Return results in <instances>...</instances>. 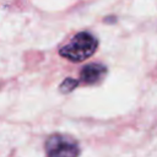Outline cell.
Instances as JSON below:
<instances>
[{
	"label": "cell",
	"instance_id": "2",
	"mask_svg": "<svg viewBox=\"0 0 157 157\" xmlns=\"http://www.w3.org/2000/svg\"><path fill=\"white\" fill-rule=\"evenodd\" d=\"M45 152L52 157H72L80 155V147L71 136L54 134L49 136L45 142Z\"/></svg>",
	"mask_w": 157,
	"mask_h": 157
},
{
	"label": "cell",
	"instance_id": "1",
	"mask_svg": "<svg viewBox=\"0 0 157 157\" xmlns=\"http://www.w3.org/2000/svg\"><path fill=\"white\" fill-rule=\"evenodd\" d=\"M97 47L98 40L94 36L88 32H80L59 50V54L70 61L78 63L91 58L96 53Z\"/></svg>",
	"mask_w": 157,
	"mask_h": 157
},
{
	"label": "cell",
	"instance_id": "3",
	"mask_svg": "<svg viewBox=\"0 0 157 157\" xmlns=\"http://www.w3.org/2000/svg\"><path fill=\"white\" fill-rule=\"evenodd\" d=\"M105 74H107V67L104 65L92 63V64H88L82 67L80 77H81L82 82L93 85V83H97L98 81H101L105 76Z\"/></svg>",
	"mask_w": 157,
	"mask_h": 157
},
{
	"label": "cell",
	"instance_id": "4",
	"mask_svg": "<svg viewBox=\"0 0 157 157\" xmlns=\"http://www.w3.org/2000/svg\"><path fill=\"white\" fill-rule=\"evenodd\" d=\"M78 85V81L75 80V78H71V77H67L63 81V83L60 85V91L63 93H69L71 92L76 86Z\"/></svg>",
	"mask_w": 157,
	"mask_h": 157
}]
</instances>
